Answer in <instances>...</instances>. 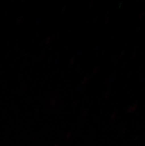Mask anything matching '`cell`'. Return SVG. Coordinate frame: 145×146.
<instances>
[]
</instances>
